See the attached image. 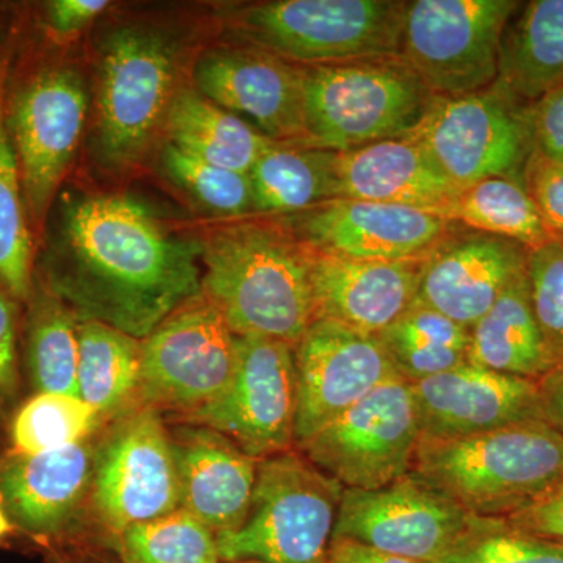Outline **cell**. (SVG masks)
Masks as SVG:
<instances>
[{
	"label": "cell",
	"instance_id": "cell-1",
	"mask_svg": "<svg viewBox=\"0 0 563 563\" xmlns=\"http://www.w3.org/2000/svg\"><path fill=\"white\" fill-rule=\"evenodd\" d=\"M35 277L80 321L144 340L202 292V243L128 196L73 199L47 218Z\"/></svg>",
	"mask_w": 563,
	"mask_h": 563
},
{
	"label": "cell",
	"instance_id": "cell-2",
	"mask_svg": "<svg viewBox=\"0 0 563 563\" xmlns=\"http://www.w3.org/2000/svg\"><path fill=\"white\" fill-rule=\"evenodd\" d=\"M202 296L236 336L296 346L314 321L312 250L284 221L225 225L202 243Z\"/></svg>",
	"mask_w": 563,
	"mask_h": 563
},
{
	"label": "cell",
	"instance_id": "cell-3",
	"mask_svg": "<svg viewBox=\"0 0 563 563\" xmlns=\"http://www.w3.org/2000/svg\"><path fill=\"white\" fill-rule=\"evenodd\" d=\"M413 473L477 518L504 520L563 484V435L547 421L421 439Z\"/></svg>",
	"mask_w": 563,
	"mask_h": 563
},
{
	"label": "cell",
	"instance_id": "cell-4",
	"mask_svg": "<svg viewBox=\"0 0 563 563\" xmlns=\"http://www.w3.org/2000/svg\"><path fill=\"white\" fill-rule=\"evenodd\" d=\"M307 144L346 152L412 135L435 96L399 55L302 66Z\"/></svg>",
	"mask_w": 563,
	"mask_h": 563
},
{
	"label": "cell",
	"instance_id": "cell-5",
	"mask_svg": "<svg viewBox=\"0 0 563 563\" xmlns=\"http://www.w3.org/2000/svg\"><path fill=\"white\" fill-rule=\"evenodd\" d=\"M343 490L296 450L258 461L246 520L217 537L221 561L328 563Z\"/></svg>",
	"mask_w": 563,
	"mask_h": 563
},
{
	"label": "cell",
	"instance_id": "cell-6",
	"mask_svg": "<svg viewBox=\"0 0 563 563\" xmlns=\"http://www.w3.org/2000/svg\"><path fill=\"white\" fill-rule=\"evenodd\" d=\"M3 80V114L18 165L36 251L77 147L88 95L76 69L58 63H38Z\"/></svg>",
	"mask_w": 563,
	"mask_h": 563
},
{
	"label": "cell",
	"instance_id": "cell-7",
	"mask_svg": "<svg viewBox=\"0 0 563 563\" xmlns=\"http://www.w3.org/2000/svg\"><path fill=\"white\" fill-rule=\"evenodd\" d=\"M407 3L399 0H274L235 16L254 47L301 66L395 57Z\"/></svg>",
	"mask_w": 563,
	"mask_h": 563
},
{
	"label": "cell",
	"instance_id": "cell-8",
	"mask_svg": "<svg viewBox=\"0 0 563 563\" xmlns=\"http://www.w3.org/2000/svg\"><path fill=\"white\" fill-rule=\"evenodd\" d=\"M407 139L461 191L493 177L525 181L533 154L531 106L496 84L472 95L435 96Z\"/></svg>",
	"mask_w": 563,
	"mask_h": 563
},
{
	"label": "cell",
	"instance_id": "cell-9",
	"mask_svg": "<svg viewBox=\"0 0 563 563\" xmlns=\"http://www.w3.org/2000/svg\"><path fill=\"white\" fill-rule=\"evenodd\" d=\"M515 0H415L407 3L399 57L433 96L454 98L498 79L504 32Z\"/></svg>",
	"mask_w": 563,
	"mask_h": 563
},
{
	"label": "cell",
	"instance_id": "cell-10",
	"mask_svg": "<svg viewBox=\"0 0 563 563\" xmlns=\"http://www.w3.org/2000/svg\"><path fill=\"white\" fill-rule=\"evenodd\" d=\"M420 440L412 384L395 376L296 451L343 488L376 490L413 472Z\"/></svg>",
	"mask_w": 563,
	"mask_h": 563
},
{
	"label": "cell",
	"instance_id": "cell-11",
	"mask_svg": "<svg viewBox=\"0 0 563 563\" xmlns=\"http://www.w3.org/2000/svg\"><path fill=\"white\" fill-rule=\"evenodd\" d=\"M239 339L202 292L141 340L140 406L187 417L228 390Z\"/></svg>",
	"mask_w": 563,
	"mask_h": 563
},
{
	"label": "cell",
	"instance_id": "cell-12",
	"mask_svg": "<svg viewBox=\"0 0 563 563\" xmlns=\"http://www.w3.org/2000/svg\"><path fill=\"white\" fill-rule=\"evenodd\" d=\"M176 47L146 27H121L102 49L98 143L113 168L136 163L174 99Z\"/></svg>",
	"mask_w": 563,
	"mask_h": 563
},
{
	"label": "cell",
	"instance_id": "cell-13",
	"mask_svg": "<svg viewBox=\"0 0 563 563\" xmlns=\"http://www.w3.org/2000/svg\"><path fill=\"white\" fill-rule=\"evenodd\" d=\"M90 499L99 523L125 529L180 509L172 433L162 413L139 407L111 422L96 446Z\"/></svg>",
	"mask_w": 563,
	"mask_h": 563
},
{
	"label": "cell",
	"instance_id": "cell-14",
	"mask_svg": "<svg viewBox=\"0 0 563 563\" xmlns=\"http://www.w3.org/2000/svg\"><path fill=\"white\" fill-rule=\"evenodd\" d=\"M483 520L412 472L376 490L344 488L332 539L433 563Z\"/></svg>",
	"mask_w": 563,
	"mask_h": 563
},
{
	"label": "cell",
	"instance_id": "cell-15",
	"mask_svg": "<svg viewBox=\"0 0 563 563\" xmlns=\"http://www.w3.org/2000/svg\"><path fill=\"white\" fill-rule=\"evenodd\" d=\"M236 339L239 361L228 390L179 421L229 437L255 461L287 453L295 446V346L265 336Z\"/></svg>",
	"mask_w": 563,
	"mask_h": 563
},
{
	"label": "cell",
	"instance_id": "cell-16",
	"mask_svg": "<svg viewBox=\"0 0 563 563\" xmlns=\"http://www.w3.org/2000/svg\"><path fill=\"white\" fill-rule=\"evenodd\" d=\"M295 446L398 376L383 343L329 320H314L295 346Z\"/></svg>",
	"mask_w": 563,
	"mask_h": 563
},
{
	"label": "cell",
	"instance_id": "cell-17",
	"mask_svg": "<svg viewBox=\"0 0 563 563\" xmlns=\"http://www.w3.org/2000/svg\"><path fill=\"white\" fill-rule=\"evenodd\" d=\"M312 251L351 261H424L459 228L415 207L331 199L284 221Z\"/></svg>",
	"mask_w": 563,
	"mask_h": 563
},
{
	"label": "cell",
	"instance_id": "cell-18",
	"mask_svg": "<svg viewBox=\"0 0 563 563\" xmlns=\"http://www.w3.org/2000/svg\"><path fill=\"white\" fill-rule=\"evenodd\" d=\"M202 96L277 143H306L302 66L258 47L207 54L195 70Z\"/></svg>",
	"mask_w": 563,
	"mask_h": 563
},
{
	"label": "cell",
	"instance_id": "cell-19",
	"mask_svg": "<svg viewBox=\"0 0 563 563\" xmlns=\"http://www.w3.org/2000/svg\"><path fill=\"white\" fill-rule=\"evenodd\" d=\"M421 439L454 440L544 421L539 383L463 363L412 384Z\"/></svg>",
	"mask_w": 563,
	"mask_h": 563
},
{
	"label": "cell",
	"instance_id": "cell-20",
	"mask_svg": "<svg viewBox=\"0 0 563 563\" xmlns=\"http://www.w3.org/2000/svg\"><path fill=\"white\" fill-rule=\"evenodd\" d=\"M463 225L424 258L418 303L472 329L528 268L520 244Z\"/></svg>",
	"mask_w": 563,
	"mask_h": 563
},
{
	"label": "cell",
	"instance_id": "cell-21",
	"mask_svg": "<svg viewBox=\"0 0 563 563\" xmlns=\"http://www.w3.org/2000/svg\"><path fill=\"white\" fill-rule=\"evenodd\" d=\"M91 439L35 455L11 451L0 461V504L14 529L33 539H60L90 496Z\"/></svg>",
	"mask_w": 563,
	"mask_h": 563
},
{
	"label": "cell",
	"instance_id": "cell-22",
	"mask_svg": "<svg viewBox=\"0 0 563 563\" xmlns=\"http://www.w3.org/2000/svg\"><path fill=\"white\" fill-rule=\"evenodd\" d=\"M424 261H351L312 251L314 320L379 335L417 301Z\"/></svg>",
	"mask_w": 563,
	"mask_h": 563
},
{
	"label": "cell",
	"instance_id": "cell-23",
	"mask_svg": "<svg viewBox=\"0 0 563 563\" xmlns=\"http://www.w3.org/2000/svg\"><path fill=\"white\" fill-rule=\"evenodd\" d=\"M180 483V509L218 536L236 531L250 512L258 461L206 426L169 431Z\"/></svg>",
	"mask_w": 563,
	"mask_h": 563
},
{
	"label": "cell",
	"instance_id": "cell-24",
	"mask_svg": "<svg viewBox=\"0 0 563 563\" xmlns=\"http://www.w3.org/2000/svg\"><path fill=\"white\" fill-rule=\"evenodd\" d=\"M339 198L393 203L448 218L461 190L410 139L377 141L336 157Z\"/></svg>",
	"mask_w": 563,
	"mask_h": 563
},
{
	"label": "cell",
	"instance_id": "cell-25",
	"mask_svg": "<svg viewBox=\"0 0 563 563\" xmlns=\"http://www.w3.org/2000/svg\"><path fill=\"white\" fill-rule=\"evenodd\" d=\"M468 363L533 383L561 368L533 313L528 269L470 329Z\"/></svg>",
	"mask_w": 563,
	"mask_h": 563
},
{
	"label": "cell",
	"instance_id": "cell-26",
	"mask_svg": "<svg viewBox=\"0 0 563 563\" xmlns=\"http://www.w3.org/2000/svg\"><path fill=\"white\" fill-rule=\"evenodd\" d=\"M495 84L529 106L563 84V0H532L512 16Z\"/></svg>",
	"mask_w": 563,
	"mask_h": 563
},
{
	"label": "cell",
	"instance_id": "cell-27",
	"mask_svg": "<svg viewBox=\"0 0 563 563\" xmlns=\"http://www.w3.org/2000/svg\"><path fill=\"white\" fill-rule=\"evenodd\" d=\"M339 152L274 141L251 169L252 211L290 217L339 199Z\"/></svg>",
	"mask_w": 563,
	"mask_h": 563
},
{
	"label": "cell",
	"instance_id": "cell-28",
	"mask_svg": "<svg viewBox=\"0 0 563 563\" xmlns=\"http://www.w3.org/2000/svg\"><path fill=\"white\" fill-rule=\"evenodd\" d=\"M21 324V366L33 395L79 396V318L35 277Z\"/></svg>",
	"mask_w": 563,
	"mask_h": 563
},
{
	"label": "cell",
	"instance_id": "cell-29",
	"mask_svg": "<svg viewBox=\"0 0 563 563\" xmlns=\"http://www.w3.org/2000/svg\"><path fill=\"white\" fill-rule=\"evenodd\" d=\"M165 122L174 146L236 173L250 174L274 143L242 118L191 90L174 95Z\"/></svg>",
	"mask_w": 563,
	"mask_h": 563
},
{
	"label": "cell",
	"instance_id": "cell-30",
	"mask_svg": "<svg viewBox=\"0 0 563 563\" xmlns=\"http://www.w3.org/2000/svg\"><path fill=\"white\" fill-rule=\"evenodd\" d=\"M141 340L96 321L79 322V398L102 421L140 406Z\"/></svg>",
	"mask_w": 563,
	"mask_h": 563
},
{
	"label": "cell",
	"instance_id": "cell-31",
	"mask_svg": "<svg viewBox=\"0 0 563 563\" xmlns=\"http://www.w3.org/2000/svg\"><path fill=\"white\" fill-rule=\"evenodd\" d=\"M393 368L407 383H420L468 363L470 329L415 302L377 335Z\"/></svg>",
	"mask_w": 563,
	"mask_h": 563
},
{
	"label": "cell",
	"instance_id": "cell-32",
	"mask_svg": "<svg viewBox=\"0 0 563 563\" xmlns=\"http://www.w3.org/2000/svg\"><path fill=\"white\" fill-rule=\"evenodd\" d=\"M448 220L510 240L528 251L562 240L544 221L525 181L504 177L481 180L462 190Z\"/></svg>",
	"mask_w": 563,
	"mask_h": 563
},
{
	"label": "cell",
	"instance_id": "cell-33",
	"mask_svg": "<svg viewBox=\"0 0 563 563\" xmlns=\"http://www.w3.org/2000/svg\"><path fill=\"white\" fill-rule=\"evenodd\" d=\"M3 69L0 63V284L24 303L35 282L36 240L3 114Z\"/></svg>",
	"mask_w": 563,
	"mask_h": 563
},
{
	"label": "cell",
	"instance_id": "cell-34",
	"mask_svg": "<svg viewBox=\"0 0 563 563\" xmlns=\"http://www.w3.org/2000/svg\"><path fill=\"white\" fill-rule=\"evenodd\" d=\"M101 417L79 396L40 393L14 413L10 426L13 453H49L91 439Z\"/></svg>",
	"mask_w": 563,
	"mask_h": 563
},
{
	"label": "cell",
	"instance_id": "cell-35",
	"mask_svg": "<svg viewBox=\"0 0 563 563\" xmlns=\"http://www.w3.org/2000/svg\"><path fill=\"white\" fill-rule=\"evenodd\" d=\"M122 563H220L217 533L177 509L133 525L118 537Z\"/></svg>",
	"mask_w": 563,
	"mask_h": 563
},
{
	"label": "cell",
	"instance_id": "cell-36",
	"mask_svg": "<svg viewBox=\"0 0 563 563\" xmlns=\"http://www.w3.org/2000/svg\"><path fill=\"white\" fill-rule=\"evenodd\" d=\"M163 168L177 187L213 213L243 217L252 211L250 174L211 165L172 143L163 151Z\"/></svg>",
	"mask_w": 563,
	"mask_h": 563
},
{
	"label": "cell",
	"instance_id": "cell-37",
	"mask_svg": "<svg viewBox=\"0 0 563 563\" xmlns=\"http://www.w3.org/2000/svg\"><path fill=\"white\" fill-rule=\"evenodd\" d=\"M433 563H563V543L515 531L504 520L485 518Z\"/></svg>",
	"mask_w": 563,
	"mask_h": 563
},
{
	"label": "cell",
	"instance_id": "cell-38",
	"mask_svg": "<svg viewBox=\"0 0 563 563\" xmlns=\"http://www.w3.org/2000/svg\"><path fill=\"white\" fill-rule=\"evenodd\" d=\"M533 313L548 346L563 366V239L528 251Z\"/></svg>",
	"mask_w": 563,
	"mask_h": 563
},
{
	"label": "cell",
	"instance_id": "cell-39",
	"mask_svg": "<svg viewBox=\"0 0 563 563\" xmlns=\"http://www.w3.org/2000/svg\"><path fill=\"white\" fill-rule=\"evenodd\" d=\"M24 303L0 284V399L16 402L21 391V324Z\"/></svg>",
	"mask_w": 563,
	"mask_h": 563
},
{
	"label": "cell",
	"instance_id": "cell-40",
	"mask_svg": "<svg viewBox=\"0 0 563 563\" xmlns=\"http://www.w3.org/2000/svg\"><path fill=\"white\" fill-rule=\"evenodd\" d=\"M533 154L563 166V84L531 103Z\"/></svg>",
	"mask_w": 563,
	"mask_h": 563
},
{
	"label": "cell",
	"instance_id": "cell-41",
	"mask_svg": "<svg viewBox=\"0 0 563 563\" xmlns=\"http://www.w3.org/2000/svg\"><path fill=\"white\" fill-rule=\"evenodd\" d=\"M525 185L544 221L563 239V166L532 154L526 168Z\"/></svg>",
	"mask_w": 563,
	"mask_h": 563
},
{
	"label": "cell",
	"instance_id": "cell-42",
	"mask_svg": "<svg viewBox=\"0 0 563 563\" xmlns=\"http://www.w3.org/2000/svg\"><path fill=\"white\" fill-rule=\"evenodd\" d=\"M504 521L515 531L563 543V484Z\"/></svg>",
	"mask_w": 563,
	"mask_h": 563
},
{
	"label": "cell",
	"instance_id": "cell-43",
	"mask_svg": "<svg viewBox=\"0 0 563 563\" xmlns=\"http://www.w3.org/2000/svg\"><path fill=\"white\" fill-rule=\"evenodd\" d=\"M109 7L107 0H52L44 3L41 25L51 38H69Z\"/></svg>",
	"mask_w": 563,
	"mask_h": 563
},
{
	"label": "cell",
	"instance_id": "cell-44",
	"mask_svg": "<svg viewBox=\"0 0 563 563\" xmlns=\"http://www.w3.org/2000/svg\"><path fill=\"white\" fill-rule=\"evenodd\" d=\"M328 563H421L399 555L374 550L366 544L347 539H332L329 544Z\"/></svg>",
	"mask_w": 563,
	"mask_h": 563
},
{
	"label": "cell",
	"instance_id": "cell-45",
	"mask_svg": "<svg viewBox=\"0 0 563 563\" xmlns=\"http://www.w3.org/2000/svg\"><path fill=\"white\" fill-rule=\"evenodd\" d=\"M543 418L563 435V366L540 380Z\"/></svg>",
	"mask_w": 563,
	"mask_h": 563
},
{
	"label": "cell",
	"instance_id": "cell-46",
	"mask_svg": "<svg viewBox=\"0 0 563 563\" xmlns=\"http://www.w3.org/2000/svg\"><path fill=\"white\" fill-rule=\"evenodd\" d=\"M13 531V525H11L5 510H3L2 504H0V540L5 539V537Z\"/></svg>",
	"mask_w": 563,
	"mask_h": 563
},
{
	"label": "cell",
	"instance_id": "cell-47",
	"mask_svg": "<svg viewBox=\"0 0 563 563\" xmlns=\"http://www.w3.org/2000/svg\"><path fill=\"white\" fill-rule=\"evenodd\" d=\"M2 399H0V429H2L3 412H2Z\"/></svg>",
	"mask_w": 563,
	"mask_h": 563
},
{
	"label": "cell",
	"instance_id": "cell-48",
	"mask_svg": "<svg viewBox=\"0 0 563 563\" xmlns=\"http://www.w3.org/2000/svg\"><path fill=\"white\" fill-rule=\"evenodd\" d=\"M231 563H262L257 561H240V562H231Z\"/></svg>",
	"mask_w": 563,
	"mask_h": 563
}]
</instances>
